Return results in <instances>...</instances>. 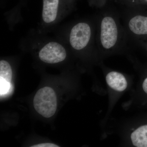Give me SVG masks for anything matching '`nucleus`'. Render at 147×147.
<instances>
[{"label":"nucleus","instance_id":"4","mask_svg":"<svg viewBox=\"0 0 147 147\" xmlns=\"http://www.w3.org/2000/svg\"><path fill=\"white\" fill-rule=\"evenodd\" d=\"M94 34V30L90 24L84 22L77 23L70 31V45L76 51L84 50L90 45Z\"/></svg>","mask_w":147,"mask_h":147},{"label":"nucleus","instance_id":"8","mask_svg":"<svg viewBox=\"0 0 147 147\" xmlns=\"http://www.w3.org/2000/svg\"><path fill=\"white\" fill-rule=\"evenodd\" d=\"M132 144L137 147H147V125H142L131 133Z\"/></svg>","mask_w":147,"mask_h":147},{"label":"nucleus","instance_id":"3","mask_svg":"<svg viewBox=\"0 0 147 147\" xmlns=\"http://www.w3.org/2000/svg\"><path fill=\"white\" fill-rule=\"evenodd\" d=\"M34 106L37 112L45 118L55 115L57 106V97L52 88L45 87L38 90L34 99Z\"/></svg>","mask_w":147,"mask_h":147},{"label":"nucleus","instance_id":"2","mask_svg":"<svg viewBox=\"0 0 147 147\" xmlns=\"http://www.w3.org/2000/svg\"><path fill=\"white\" fill-rule=\"evenodd\" d=\"M122 17L129 41L144 47L147 40V7L126 8Z\"/></svg>","mask_w":147,"mask_h":147},{"label":"nucleus","instance_id":"11","mask_svg":"<svg viewBox=\"0 0 147 147\" xmlns=\"http://www.w3.org/2000/svg\"><path fill=\"white\" fill-rule=\"evenodd\" d=\"M1 82V96L8 93L9 91L11 88V83L0 79Z\"/></svg>","mask_w":147,"mask_h":147},{"label":"nucleus","instance_id":"7","mask_svg":"<svg viewBox=\"0 0 147 147\" xmlns=\"http://www.w3.org/2000/svg\"><path fill=\"white\" fill-rule=\"evenodd\" d=\"M59 0H43L42 17L47 24L55 21L57 15Z\"/></svg>","mask_w":147,"mask_h":147},{"label":"nucleus","instance_id":"9","mask_svg":"<svg viewBox=\"0 0 147 147\" xmlns=\"http://www.w3.org/2000/svg\"><path fill=\"white\" fill-rule=\"evenodd\" d=\"M114 2L126 8L147 7V0H112Z\"/></svg>","mask_w":147,"mask_h":147},{"label":"nucleus","instance_id":"6","mask_svg":"<svg viewBox=\"0 0 147 147\" xmlns=\"http://www.w3.org/2000/svg\"><path fill=\"white\" fill-rule=\"evenodd\" d=\"M107 84L111 88L117 91L121 92L126 89L127 82L123 74L115 71H111L106 76Z\"/></svg>","mask_w":147,"mask_h":147},{"label":"nucleus","instance_id":"15","mask_svg":"<svg viewBox=\"0 0 147 147\" xmlns=\"http://www.w3.org/2000/svg\"><path fill=\"white\" fill-rule=\"evenodd\" d=\"M144 47H146V49L147 52V40L146 41V42H145L144 45Z\"/></svg>","mask_w":147,"mask_h":147},{"label":"nucleus","instance_id":"14","mask_svg":"<svg viewBox=\"0 0 147 147\" xmlns=\"http://www.w3.org/2000/svg\"><path fill=\"white\" fill-rule=\"evenodd\" d=\"M107 0H100V4H104L106 3Z\"/></svg>","mask_w":147,"mask_h":147},{"label":"nucleus","instance_id":"5","mask_svg":"<svg viewBox=\"0 0 147 147\" xmlns=\"http://www.w3.org/2000/svg\"><path fill=\"white\" fill-rule=\"evenodd\" d=\"M40 60L47 63L61 62L65 59L66 51L62 45L57 42H50L40 51L38 55Z\"/></svg>","mask_w":147,"mask_h":147},{"label":"nucleus","instance_id":"12","mask_svg":"<svg viewBox=\"0 0 147 147\" xmlns=\"http://www.w3.org/2000/svg\"><path fill=\"white\" fill-rule=\"evenodd\" d=\"M32 147H59L57 145L52 143H46L35 145L31 146Z\"/></svg>","mask_w":147,"mask_h":147},{"label":"nucleus","instance_id":"1","mask_svg":"<svg viewBox=\"0 0 147 147\" xmlns=\"http://www.w3.org/2000/svg\"><path fill=\"white\" fill-rule=\"evenodd\" d=\"M97 47L101 55H110L126 47L128 39L119 16L116 11L105 9L97 20Z\"/></svg>","mask_w":147,"mask_h":147},{"label":"nucleus","instance_id":"13","mask_svg":"<svg viewBox=\"0 0 147 147\" xmlns=\"http://www.w3.org/2000/svg\"><path fill=\"white\" fill-rule=\"evenodd\" d=\"M143 90L147 94V77L145 78L142 84Z\"/></svg>","mask_w":147,"mask_h":147},{"label":"nucleus","instance_id":"10","mask_svg":"<svg viewBox=\"0 0 147 147\" xmlns=\"http://www.w3.org/2000/svg\"><path fill=\"white\" fill-rule=\"evenodd\" d=\"M12 72L11 67L7 61H0V79L11 83L12 79Z\"/></svg>","mask_w":147,"mask_h":147}]
</instances>
